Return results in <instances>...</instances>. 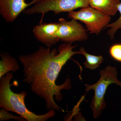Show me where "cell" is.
Wrapping results in <instances>:
<instances>
[{
    "mask_svg": "<svg viewBox=\"0 0 121 121\" xmlns=\"http://www.w3.org/2000/svg\"><path fill=\"white\" fill-rule=\"evenodd\" d=\"M76 46L65 43L60 45L58 51L56 48L51 50L50 47L40 46L32 54L19 56L24 67V82L28 84L33 93L44 100L48 110L64 112L55 100H62L61 91L71 89V81L67 78L63 84L57 85L56 80L68 60L75 54H81L79 51L72 50Z\"/></svg>",
    "mask_w": 121,
    "mask_h": 121,
    "instance_id": "1",
    "label": "cell"
},
{
    "mask_svg": "<svg viewBox=\"0 0 121 121\" xmlns=\"http://www.w3.org/2000/svg\"><path fill=\"white\" fill-rule=\"evenodd\" d=\"M13 74L8 72L0 78V107L8 111H12L19 115L28 121H46L55 115V110L51 109L47 113L37 115L26 107L24 99L27 93L24 91L19 93L11 90L10 81Z\"/></svg>",
    "mask_w": 121,
    "mask_h": 121,
    "instance_id": "2",
    "label": "cell"
},
{
    "mask_svg": "<svg viewBox=\"0 0 121 121\" xmlns=\"http://www.w3.org/2000/svg\"><path fill=\"white\" fill-rule=\"evenodd\" d=\"M100 78L97 82L93 85L86 84V94L91 90L94 91L95 95L90 103V106L93 111L94 118L101 115L106 107L104 96L108 86L115 83L121 87V82L117 79V68L109 66L99 72Z\"/></svg>",
    "mask_w": 121,
    "mask_h": 121,
    "instance_id": "3",
    "label": "cell"
},
{
    "mask_svg": "<svg viewBox=\"0 0 121 121\" xmlns=\"http://www.w3.org/2000/svg\"><path fill=\"white\" fill-rule=\"evenodd\" d=\"M31 8L23 11L25 15H32L42 14L41 21L45 13L50 11L54 12L55 15L60 13L73 11L79 8L90 6L89 0H39Z\"/></svg>",
    "mask_w": 121,
    "mask_h": 121,
    "instance_id": "4",
    "label": "cell"
},
{
    "mask_svg": "<svg viewBox=\"0 0 121 121\" xmlns=\"http://www.w3.org/2000/svg\"><path fill=\"white\" fill-rule=\"evenodd\" d=\"M69 18L78 20L86 25L90 34L98 35L109 23L111 17L90 6L81 8L79 11L69 12Z\"/></svg>",
    "mask_w": 121,
    "mask_h": 121,
    "instance_id": "5",
    "label": "cell"
},
{
    "mask_svg": "<svg viewBox=\"0 0 121 121\" xmlns=\"http://www.w3.org/2000/svg\"><path fill=\"white\" fill-rule=\"evenodd\" d=\"M58 35L59 40L65 43L86 41L88 39L87 30L77 20L72 19L67 21L64 18L59 19Z\"/></svg>",
    "mask_w": 121,
    "mask_h": 121,
    "instance_id": "6",
    "label": "cell"
},
{
    "mask_svg": "<svg viewBox=\"0 0 121 121\" xmlns=\"http://www.w3.org/2000/svg\"><path fill=\"white\" fill-rule=\"evenodd\" d=\"M26 0H0V14L6 22H13L22 12L39 0L27 4Z\"/></svg>",
    "mask_w": 121,
    "mask_h": 121,
    "instance_id": "7",
    "label": "cell"
},
{
    "mask_svg": "<svg viewBox=\"0 0 121 121\" xmlns=\"http://www.w3.org/2000/svg\"><path fill=\"white\" fill-rule=\"evenodd\" d=\"M58 23H42L33 28V32L38 41L51 47L59 41Z\"/></svg>",
    "mask_w": 121,
    "mask_h": 121,
    "instance_id": "8",
    "label": "cell"
},
{
    "mask_svg": "<svg viewBox=\"0 0 121 121\" xmlns=\"http://www.w3.org/2000/svg\"><path fill=\"white\" fill-rule=\"evenodd\" d=\"M120 0H89V5L110 16L116 15Z\"/></svg>",
    "mask_w": 121,
    "mask_h": 121,
    "instance_id": "9",
    "label": "cell"
},
{
    "mask_svg": "<svg viewBox=\"0 0 121 121\" xmlns=\"http://www.w3.org/2000/svg\"><path fill=\"white\" fill-rule=\"evenodd\" d=\"M0 61V78L10 71L14 72L19 70V65L17 60L8 52L1 53Z\"/></svg>",
    "mask_w": 121,
    "mask_h": 121,
    "instance_id": "10",
    "label": "cell"
},
{
    "mask_svg": "<svg viewBox=\"0 0 121 121\" xmlns=\"http://www.w3.org/2000/svg\"><path fill=\"white\" fill-rule=\"evenodd\" d=\"M81 54L83 55L86 58L84 65L86 68L94 70L97 68L103 62L104 58L102 56H95L88 54L84 48L82 47L79 49Z\"/></svg>",
    "mask_w": 121,
    "mask_h": 121,
    "instance_id": "11",
    "label": "cell"
},
{
    "mask_svg": "<svg viewBox=\"0 0 121 121\" xmlns=\"http://www.w3.org/2000/svg\"><path fill=\"white\" fill-rule=\"evenodd\" d=\"M118 10L120 14L119 18L115 22L109 24L105 28H110L107 31V34L111 39H114L115 35L117 31L119 29H121V2L118 5Z\"/></svg>",
    "mask_w": 121,
    "mask_h": 121,
    "instance_id": "12",
    "label": "cell"
},
{
    "mask_svg": "<svg viewBox=\"0 0 121 121\" xmlns=\"http://www.w3.org/2000/svg\"><path fill=\"white\" fill-rule=\"evenodd\" d=\"M109 52L114 59L121 62V43L113 44L110 48Z\"/></svg>",
    "mask_w": 121,
    "mask_h": 121,
    "instance_id": "13",
    "label": "cell"
},
{
    "mask_svg": "<svg viewBox=\"0 0 121 121\" xmlns=\"http://www.w3.org/2000/svg\"><path fill=\"white\" fill-rule=\"evenodd\" d=\"M10 119H13L19 121H24L23 118L21 116L17 117L9 113L8 111L2 108L0 110V121H8Z\"/></svg>",
    "mask_w": 121,
    "mask_h": 121,
    "instance_id": "14",
    "label": "cell"
}]
</instances>
